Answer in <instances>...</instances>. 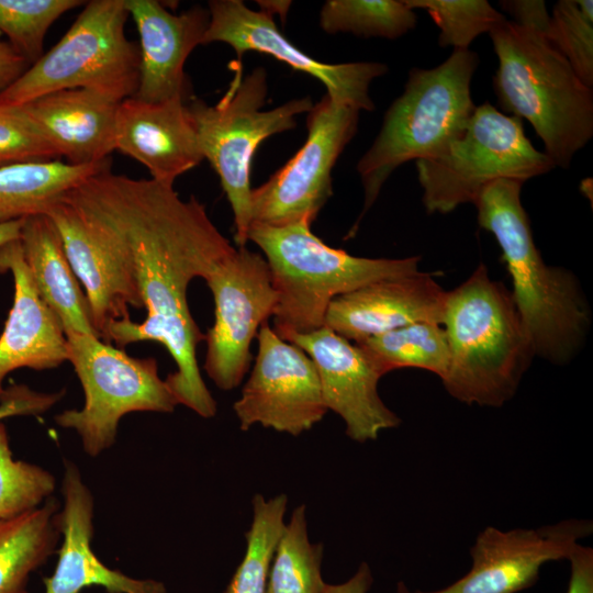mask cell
I'll return each mask as SVG.
<instances>
[{
    "instance_id": "obj_6",
    "label": "cell",
    "mask_w": 593,
    "mask_h": 593,
    "mask_svg": "<svg viewBox=\"0 0 593 593\" xmlns=\"http://www.w3.org/2000/svg\"><path fill=\"white\" fill-rule=\"evenodd\" d=\"M478 65L477 53L465 49L452 51L434 68L410 70L402 94L357 164L365 191L360 217L399 166L439 154L463 132L475 108L470 87Z\"/></svg>"
},
{
    "instance_id": "obj_1",
    "label": "cell",
    "mask_w": 593,
    "mask_h": 593,
    "mask_svg": "<svg viewBox=\"0 0 593 593\" xmlns=\"http://www.w3.org/2000/svg\"><path fill=\"white\" fill-rule=\"evenodd\" d=\"M122 255L131 269L147 316L110 324L102 340L119 348L158 342L177 370L166 383L178 404L203 418L217 412L198 365L197 346L204 340L189 310L187 290L195 278L234 249L217 230L204 204L182 200L174 184L134 179L105 169L70 190L64 198Z\"/></svg>"
},
{
    "instance_id": "obj_18",
    "label": "cell",
    "mask_w": 593,
    "mask_h": 593,
    "mask_svg": "<svg viewBox=\"0 0 593 593\" xmlns=\"http://www.w3.org/2000/svg\"><path fill=\"white\" fill-rule=\"evenodd\" d=\"M446 295L427 272L377 280L335 298L324 326L357 344L416 322L441 324Z\"/></svg>"
},
{
    "instance_id": "obj_12",
    "label": "cell",
    "mask_w": 593,
    "mask_h": 593,
    "mask_svg": "<svg viewBox=\"0 0 593 593\" xmlns=\"http://www.w3.org/2000/svg\"><path fill=\"white\" fill-rule=\"evenodd\" d=\"M360 111L325 94L307 113L302 147L251 191L253 223L312 224L333 194L332 170L355 136Z\"/></svg>"
},
{
    "instance_id": "obj_16",
    "label": "cell",
    "mask_w": 593,
    "mask_h": 593,
    "mask_svg": "<svg viewBox=\"0 0 593 593\" xmlns=\"http://www.w3.org/2000/svg\"><path fill=\"white\" fill-rule=\"evenodd\" d=\"M286 340L313 360L325 406L340 416L350 439L376 440L382 432L400 425L401 418L384 404L378 391L383 374L359 345L326 326L292 334Z\"/></svg>"
},
{
    "instance_id": "obj_22",
    "label": "cell",
    "mask_w": 593,
    "mask_h": 593,
    "mask_svg": "<svg viewBox=\"0 0 593 593\" xmlns=\"http://www.w3.org/2000/svg\"><path fill=\"white\" fill-rule=\"evenodd\" d=\"M11 272L13 304L0 335V396L5 377L20 368L53 369L68 359L58 316L41 298L25 264L20 239L0 248V273Z\"/></svg>"
},
{
    "instance_id": "obj_10",
    "label": "cell",
    "mask_w": 593,
    "mask_h": 593,
    "mask_svg": "<svg viewBox=\"0 0 593 593\" xmlns=\"http://www.w3.org/2000/svg\"><path fill=\"white\" fill-rule=\"evenodd\" d=\"M68 359L81 383L85 403L55 416L74 429L85 452L97 457L115 443L121 418L132 412L172 413L176 398L159 377L155 358H137L101 338L66 334Z\"/></svg>"
},
{
    "instance_id": "obj_14",
    "label": "cell",
    "mask_w": 593,
    "mask_h": 593,
    "mask_svg": "<svg viewBox=\"0 0 593 593\" xmlns=\"http://www.w3.org/2000/svg\"><path fill=\"white\" fill-rule=\"evenodd\" d=\"M592 530L591 521L579 518L537 528L489 526L475 537L470 549L472 564L463 577L435 591H412L400 581L396 593H517L537 581L544 564L567 560Z\"/></svg>"
},
{
    "instance_id": "obj_37",
    "label": "cell",
    "mask_w": 593,
    "mask_h": 593,
    "mask_svg": "<svg viewBox=\"0 0 593 593\" xmlns=\"http://www.w3.org/2000/svg\"><path fill=\"white\" fill-rule=\"evenodd\" d=\"M504 12L508 13L515 24L535 32L545 38L550 26V14L541 0H503L500 2Z\"/></svg>"
},
{
    "instance_id": "obj_13",
    "label": "cell",
    "mask_w": 593,
    "mask_h": 593,
    "mask_svg": "<svg viewBox=\"0 0 593 593\" xmlns=\"http://www.w3.org/2000/svg\"><path fill=\"white\" fill-rule=\"evenodd\" d=\"M249 378L233 409L242 430L261 425L299 436L328 412L315 365L299 346L265 323Z\"/></svg>"
},
{
    "instance_id": "obj_41",
    "label": "cell",
    "mask_w": 593,
    "mask_h": 593,
    "mask_svg": "<svg viewBox=\"0 0 593 593\" xmlns=\"http://www.w3.org/2000/svg\"><path fill=\"white\" fill-rule=\"evenodd\" d=\"M23 220L0 222V248L5 244L20 239Z\"/></svg>"
},
{
    "instance_id": "obj_40",
    "label": "cell",
    "mask_w": 593,
    "mask_h": 593,
    "mask_svg": "<svg viewBox=\"0 0 593 593\" xmlns=\"http://www.w3.org/2000/svg\"><path fill=\"white\" fill-rule=\"evenodd\" d=\"M372 573L367 562H361L356 572L345 582L325 584L323 593H368L372 585Z\"/></svg>"
},
{
    "instance_id": "obj_7",
    "label": "cell",
    "mask_w": 593,
    "mask_h": 593,
    "mask_svg": "<svg viewBox=\"0 0 593 593\" xmlns=\"http://www.w3.org/2000/svg\"><path fill=\"white\" fill-rule=\"evenodd\" d=\"M228 89L214 105L193 100L188 105L200 150L217 174L234 216V239L246 246L251 217L250 170L258 146L266 138L292 130L300 114L309 113L310 97L293 99L264 111L268 85L262 67L243 75L235 61Z\"/></svg>"
},
{
    "instance_id": "obj_8",
    "label": "cell",
    "mask_w": 593,
    "mask_h": 593,
    "mask_svg": "<svg viewBox=\"0 0 593 593\" xmlns=\"http://www.w3.org/2000/svg\"><path fill=\"white\" fill-rule=\"evenodd\" d=\"M125 0H92L46 54L0 94V105H20L68 89H86L118 102L134 97L139 48L125 35Z\"/></svg>"
},
{
    "instance_id": "obj_39",
    "label": "cell",
    "mask_w": 593,
    "mask_h": 593,
    "mask_svg": "<svg viewBox=\"0 0 593 593\" xmlns=\"http://www.w3.org/2000/svg\"><path fill=\"white\" fill-rule=\"evenodd\" d=\"M30 66L31 64L8 42L0 41V94Z\"/></svg>"
},
{
    "instance_id": "obj_11",
    "label": "cell",
    "mask_w": 593,
    "mask_h": 593,
    "mask_svg": "<svg viewBox=\"0 0 593 593\" xmlns=\"http://www.w3.org/2000/svg\"><path fill=\"white\" fill-rule=\"evenodd\" d=\"M214 300V323L204 335L203 369L224 391L238 387L251 363L250 345L273 315L277 292L264 256L234 247L204 279Z\"/></svg>"
},
{
    "instance_id": "obj_38",
    "label": "cell",
    "mask_w": 593,
    "mask_h": 593,
    "mask_svg": "<svg viewBox=\"0 0 593 593\" xmlns=\"http://www.w3.org/2000/svg\"><path fill=\"white\" fill-rule=\"evenodd\" d=\"M567 560L570 563L567 593H593V549L578 544Z\"/></svg>"
},
{
    "instance_id": "obj_35",
    "label": "cell",
    "mask_w": 593,
    "mask_h": 593,
    "mask_svg": "<svg viewBox=\"0 0 593 593\" xmlns=\"http://www.w3.org/2000/svg\"><path fill=\"white\" fill-rule=\"evenodd\" d=\"M55 149L18 105H0V167L56 160Z\"/></svg>"
},
{
    "instance_id": "obj_5",
    "label": "cell",
    "mask_w": 593,
    "mask_h": 593,
    "mask_svg": "<svg viewBox=\"0 0 593 593\" xmlns=\"http://www.w3.org/2000/svg\"><path fill=\"white\" fill-rule=\"evenodd\" d=\"M248 240L268 264L277 305L275 332L286 339L324 326L329 303L370 282L418 272L421 257L366 258L333 248L311 231V223H251Z\"/></svg>"
},
{
    "instance_id": "obj_31",
    "label": "cell",
    "mask_w": 593,
    "mask_h": 593,
    "mask_svg": "<svg viewBox=\"0 0 593 593\" xmlns=\"http://www.w3.org/2000/svg\"><path fill=\"white\" fill-rule=\"evenodd\" d=\"M414 9H424L440 30L438 45L454 51L469 49L481 34L490 33L507 19L486 0H403Z\"/></svg>"
},
{
    "instance_id": "obj_19",
    "label": "cell",
    "mask_w": 593,
    "mask_h": 593,
    "mask_svg": "<svg viewBox=\"0 0 593 593\" xmlns=\"http://www.w3.org/2000/svg\"><path fill=\"white\" fill-rule=\"evenodd\" d=\"M61 493L64 506L56 514V527L63 542L53 574L43 579L45 593H80L92 586L108 593H167L161 581L131 578L96 556L91 548L93 496L70 460H64Z\"/></svg>"
},
{
    "instance_id": "obj_20",
    "label": "cell",
    "mask_w": 593,
    "mask_h": 593,
    "mask_svg": "<svg viewBox=\"0 0 593 593\" xmlns=\"http://www.w3.org/2000/svg\"><path fill=\"white\" fill-rule=\"evenodd\" d=\"M115 150L144 165L150 179L174 184L204 158L183 98L148 102L130 97L118 107Z\"/></svg>"
},
{
    "instance_id": "obj_25",
    "label": "cell",
    "mask_w": 593,
    "mask_h": 593,
    "mask_svg": "<svg viewBox=\"0 0 593 593\" xmlns=\"http://www.w3.org/2000/svg\"><path fill=\"white\" fill-rule=\"evenodd\" d=\"M110 167V159L90 165L49 160L0 167V222L46 214L70 190Z\"/></svg>"
},
{
    "instance_id": "obj_34",
    "label": "cell",
    "mask_w": 593,
    "mask_h": 593,
    "mask_svg": "<svg viewBox=\"0 0 593 593\" xmlns=\"http://www.w3.org/2000/svg\"><path fill=\"white\" fill-rule=\"evenodd\" d=\"M55 485L46 469L13 458L7 427L0 422V518H14L41 506Z\"/></svg>"
},
{
    "instance_id": "obj_21",
    "label": "cell",
    "mask_w": 593,
    "mask_h": 593,
    "mask_svg": "<svg viewBox=\"0 0 593 593\" xmlns=\"http://www.w3.org/2000/svg\"><path fill=\"white\" fill-rule=\"evenodd\" d=\"M125 7L139 35V82L134 97L148 102L184 99L183 67L203 44L209 11L195 5L175 14L156 0H125Z\"/></svg>"
},
{
    "instance_id": "obj_3",
    "label": "cell",
    "mask_w": 593,
    "mask_h": 593,
    "mask_svg": "<svg viewBox=\"0 0 593 593\" xmlns=\"http://www.w3.org/2000/svg\"><path fill=\"white\" fill-rule=\"evenodd\" d=\"M441 325L450 350L446 391L468 405L508 402L535 354L511 291L484 264L447 291Z\"/></svg>"
},
{
    "instance_id": "obj_36",
    "label": "cell",
    "mask_w": 593,
    "mask_h": 593,
    "mask_svg": "<svg viewBox=\"0 0 593 593\" xmlns=\"http://www.w3.org/2000/svg\"><path fill=\"white\" fill-rule=\"evenodd\" d=\"M64 395L65 390L46 393L35 391L26 384L10 385L0 396V422L11 416L43 414Z\"/></svg>"
},
{
    "instance_id": "obj_42",
    "label": "cell",
    "mask_w": 593,
    "mask_h": 593,
    "mask_svg": "<svg viewBox=\"0 0 593 593\" xmlns=\"http://www.w3.org/2000/svg\"><path fill=\"white\" fill-rule=\"evenodd\" d=\"M262 11L269 12L271 9H275V12L286 14L291 4L290 1H258Z\"/></svg>"
},
{
    "instance_id": "obj_23",
    "label": "cell",
    "mask_w": 593,
    "mask_h": 593,
    "mask_svg": "<svg viewBox=\"0 0 593 593\" xmlns=\"http://www.w3.org/2000/svg\"><path fill=\"white\" fill-rule=\"evenodd\" d=\"M120 102L86 89H68L18 105L55 149L72 165L98 164L115 150Z\"/></svg>"
},
{
    "instance_id": "obj_27",
    "label": "cell",
    "mask_w": 593,
    "mask_h": 593,
    "mask_svg": "<svg viewBox=\"0 0 593 593\" xmlns=\"http://www.w3.org/2000/svg\"><path fill=\"white\" fill-rule=\"evenodd\" d=\"M356 344V343H355ZM384 376L401 368H417L443 380L450 350L446 332L435 322H416L357 343Z\"/></svg>"
},
{
    "instance_id": "obj_17",
    "label": "cell",
    "mask_w": 593,
    "mask_h": 593,
    "mask_svg": "<svg viewBox=\"0 0 593 593\" xmlns=\"http://www.w3.org/2000/svg\"><path fill=\"white\" fill-rule=\"evenodd\" d=\"M46 214L85 288L92 326L102 339L110 324L131 318L130 306L144 307L134 276L116 248L69 203L61 200Z\"/></svg>"
},
{
    "instance_id": "obj_4",
    "label": "cell",
    "mask_w": 593,
    "mask_h": 593,
    "mask_svg": "<svg viewBox=\"0 0 593 593\" xmlns=\"http://www.w3.org/2000/svg\"><path fill=\"white\" fill-rule=\"evenodd\" d=\"M504 114L527 120L555 167L568 168L593 136V89L541 35L506 20L489 33Z\"/></svg>"
},
{
    "instance_id": "obj_28",
    "label": "cell",
    "mask_w": 593,
    "mask_h": 593,
    "mask_svg": "<svg viewBox=\"0 0 593 593\" xmlns=\"http://www.w3.org/2000/svg\"><path fill=\"white\" fill-rule=\"evenodd\" d=\"M323 551L310 540L305 505L296 506L277 544L266 593H323Z\"/></svg>"
},
{
    "instance_id": "obj_15",
    "label": "cell",
    "mask_w": 593,
    "mask_h": 593,
    "mask_svg": "<svg viewBox=\"0 0 593 593\" xmlns=\"http://www.w3.org/2000/svg\"><path fill=\"white\" fill-rule=\"evenodd\" d=\"M210 21L203 44L230 45L240 64L243 54L253 51L275 57L294 70L305 72L326 88V94L359 111H373L371 82L388 72V66L376 61L328 64L305 54L277 27L271 14L249 9L240 0L209 1Z\"/></svg>"
},
{
    "instance_id": "obj_26",
    "label": "cell",
    "mask_w": 593,
    "mask_h": 593,
    "mask_svg": "<svg viewBox=\"0 0 593 593\" xmlns=\"http://www.w3.org/2000/svg\"><path fill=\"white\" fill-rule=\"evenodd\" d=\"M58 511L51 496L20 516L0 518V593H27L30 575L56 551Z\"/></svg>"
},
{
    "instance_id": "obj_2",
    "label": "cell",
    "mask_w": 593,
    "mask_h": 593,
    "mask_svg": "<svg viewBox=\"0 0 593 593\" xmlns=\"http://www.w3.org/2000/svg\"><path fill=\"white\" fill-rule=\"evenodd\" d=\"M522 187L515 179H497L486 184L472 204L479 226L494 236L501 249L512 280L511 293L535 357L561 366L583 347L591 310L574 275L542 259L522 204Z\"/></svg>"
},
{
    "instance_id": "obj_30",
    "label": "cell",
    "mask_w": 593,
    "mask_h": 593,
    "mask_svg": "<svg viewBox=\"0 0 593 593\" xmlns=\"http://www.w3.org/2000/svg\"><path fill=\"white\" fill-rule=\"evenodd\" d=\"M417 16L403 0H327L320 25L328 34L396 40L416 26Z\"/></svg>"
},
{
    "instance_id": "obj_33",
    "label": "cell",
    "mask_w": 593,
    "mask_h": 593,
    "mask_svg": "<svg viewBox=\"0 0 593 593\" xmlns=\"http://www.w3.org/2000/svg\"><path fill=\"white\" fill-rule=\"evenodd\" d=\"M546 40L568 60L578 78L592 89L593 1H558L550 14Z\"/></svg>"
},
{
    "instance_id": "obj_32",
    "label": "cell",
    "mask_w": 593,
    "mask_h": 593,
    "mask_svg": "<svg viewBox=\"0 0 593 593\" xmlns=\"http://www.w3.org/2000/svg\"><path fill=\"white\" fill-rule=\"evenodd\" d=\"M79 0H0V33L31 65L43 55L45 35Z\"/></svg>"
},
{
    "instance_id": "obj_9",
    "label": "cell",
    "mask_w": 593,
    "mask_h": 593,
    "mask_svg": "<svg viewBox=\"0 0 593 593\" xmlns=\"http://www.w3.org/2000/svg\"><path fill=\"white\" fill-rule=\"evenodd\" d=\"M427 213L447 214L497 179L523 183L555 168L525 135L523 120L485 102L474 111L463 132L439 154L415 160Z\"/></svg>"
},
{
    "instance_id": "obj_29",
    "label": "cell",
    "mask_w": 593,
    "mask_h": 593,
    "mask_svg": "<svg viewBox=\"0 0 593 593\" xmlns=\"http://www.w3.org/2000/svg\"><path fill=\"white\" fill-rule=\"evenodd\" d=\"M288 496L251 500L253 518L245 534L246 550L224 593H266L277 544L284 527Z\"/></svg>"
},
{
    "instance_id": "obj_24",
    "label": "cell",
    "mask_w": 593,
    "mask_h": 593,
    "mask_svg": "<svg viewBox=\"0 0 593 593\" xmlns=\"http://www.w3.org/2000/svg\"><path fill=\"white\" fill-rule=\"evenodd\" d=\"M20 243L34 284L41 298L60 320L65 334L99 337L91 323L87 298L52 219L47 214L23 219Z\"/></svg>"
}]
</instances>
